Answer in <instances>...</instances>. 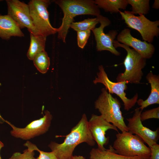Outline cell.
<instances>
[{
    "label": "cell",
    "instance_id": "cell-21",
    "mask_svg": "<svg viewBox=\"0 0 159 159\" xmlns=\"http://www.w3.org/2000/svg\"><path fill=\"white\" fill-rule=\"evenodd\" d=\"M99 21L98 18H88L83 21L72 23L70 27L76 31L92 30L95 28Z\"/></svg>",
    "mask_w": 159,
    "mask_h": 159
},
{
    "label": "cell",
    "instance_id": "cell-28",
    "mask_svg": "<svg viewBox=\"0 0 159 159\" xmlns=\"http://www.w3.org/2000/svg\"><path fill=\"white\" fill-rule=\"evenodd\" d=\"M150 148V159H159V145L156 143Z\"/></svg>",
    "mask_w": 159,
    "mask_h": 159
},
{
    "label": "cell",
    "instance_id": "cell-18",
    "mask_svg": "<svg viewBox=\"0 0 159 159\" xmlns=\"http://www.w3.org/2000/svg\"><path fill=\"white\" fill-rule=\"evenodd\" d=\"M95 2L100 8L107 12L119 13L120 9H125L128 4L127 0H95Z\"/></svg>",
    "mask_w": 159,
    "mask_h": 159
},
{
    "label": "cell",
    "instance_id": "cell-17",
    "mask_svg": "<svg viewBox=\"0 0 159 159\" xmlns=\"http://www.w3.org/2000/svg\"><path fill=\"white\" fill-rule=\"evenodd\" d=\"M30 43L27 53V56L30 60H33L38 53L45 51L47 37L40 35H35L30 33Z\"/></svg>",
    "mask_w": 159,
    "mask_h": 159
},
{
    "label": "cell",
    "instance_id": "cell-16",
    "mask_svg": "<svg viewBox=\"0 0 159 159\" xmlns=\"http://www.w3.org/2000/svg\"><path fill=\"white\" fill-rule=\"evenodd\" d=\"M146 78L150 83L151 92L148 98L145 100L142 99L137 100V102L142 111L145 108L153 104H159V77L151 72L146 75Z\"/></svg>",
    "mask_w": 159,
    "mask_h": 159
},
{
    "label": "cell",
    "instance_id": "cell-24",
    "mask_svg": "<svg viewBox=\"0 0 159 159\" xmlns=\"http://www.w3.org/2000/svg\"><path fill=\"white\" fill-rule=\"evenodd\" d=\"M141 122L151 118H159V107L153 108L141 112L140 116Z\"/></svg>",
    "mask_w": 159,
    "mask_h": 159
},
{
    "label": "cell",
    "instance_id": "cell-32",
    "mask_svg": "<svg viewBox=\"0 0 159 159\" xmlns=\"http://www.w3.org/2000/svg\"><path fill=\"white\" fill-rule=\"evenodd\" d=\"M142 159H150V158H144Z\"/></svg>",
    "mask_w": 159,
    "mask_h": 159
},
{
    "label": "cell",
    "instance_id": "cell-8",
    "mask_svg": "<svg viewBox=\"0 0 159 159\" xmlns=\"http://www.w3.org/2000/svg\"><path fill=\"white\" fill-rule=\"evenodd\" d=\"M44 115L39 119L34 120L25 127L15 126L7 121L2 119L11 127L10 134L13 137L24 140L32 139L46 133L50 127L52 116L47 110L44 111Z\"/></svg>",
    "mask_w": 159,
    "mask_h": 159
},
{
    "label": "cell",
    "instance_id": "cell-10",
    "mask_svg": "<svg viewBox=\"0 0 159 159\" xmlns=\"http://www.w3.org/2000/svg\"><path fill=\"white\" fill-rule=\"evenodd\" d=\"M6 1L8 6L7 15L16 23L20 29L26 27L29 32L34 35H41L33 24L28 4L18 0Z\"/></svg>",
    "mask_w": 159,
    "mask_h": 159
},
{
    "label": "cell",
    "instance_id": "cell-27",
    "mask_svg": "<svg viewBox=\"0 0 159 159\" xmlns=\"http://www.w3.org/2000/svg\"><path fill=\"white\" fill-rule=\"evenodd\" d=\"M109 149L111 159H142L145 158L139 156L129 157L120 155L115 152L111 145L110 146Z\"/></svg>",
    "mask_w": 159,
    "mask_h": 159
},
{
    "label": "cell",
    "instance_id": "cell-15",
    "mask_svg": "<svg viewBox=\"0 0 159 159\" xmlns=\"http://www.w3.org/2000/svg\"><path fill=\"white\" fill-rule=\"evenodd\" d=\"M13 36L20 37L24 34L16 23L9 15H0V37L9 39Z\"/></svg>",
    "mask_w": 159,
    "mask_h": 159
},
{
    "label": "cell",
    "instance_id": "cell-7",
    "mask_svg": "<svg viewBox=\"0 0 159 159\" xmlns=\"http://www.w3.org/2000/svg\"><path fill=\"white\" fill-rule=\"evenodd\" d=\"M48 0H32L28 3L33 24L42 36L47 37L58 32L49 21L47 8L50 4Z\"/></svg>",
    "mask_w": 159,
    "mask_h": 159
},
{
    "label": "cell",
    "instance_id": "cell-12",
    "mask_svg": "<svg viewBox=\"0 0 159 159\" xmlns=\"http://www.w3.org/2000/svg\"><path fill=\"white\" fill-rule=\"evenodd\" d=\"M142 111L137 108L135 110L133 116L126 119L128 122L127 125L128 132L139 137L150 148L157 143L159 139V129L153 131L143 125L140 118Z\"/></svg>",
    "mask_w": 159,
    "mask_h": 159
},
{
    "label": "cell",
    "instance_id": "cell-14",
    "mask_svg": "<svg viewBox=\"0 0 159 159\" xmlns=\"http://www.w3.org/2000/svg\"><path fill=\"white\" fill-rule=\"evenodd\" d=\"M131 30L125 28L119 34L116 40L121 43L132 48L143 58L149 59L153 56L155 48L151 43L144 41H142L133 37L130 33Z\"/></svg>",
    "mask_w": 159,
    "mask_h": 159
},
{
    "label": "cell",
    "instance_id": "cell-30",
    "mask_svg": "<svg viewBox=\"0 0 159 159\" xmlns=\"http://www.w3.org/2000/svg\"><path fill=\"white\" fill-rule=\"evenodd\" d=\"M70 159H86L84 157L80 155L73 156Z\"/></svg>",
    "mask_w": 159,
    "mask_h": 159
},
{
    "label": "cell",
    "instance_id": "cell-20",
    "mask_svg": "<svg viewBox=\"0 0 159 159\" xmlns=\"http://www.w3.org/2000/svg\"><path fill=\"white\" fill-rule=\"evenodd\" d=\"M128 4L131 5L133 14L139 16L148 14L150 10L149 0H127Z\"/></svg>",
    "mask_w": 159,
    "mask_h": 159
},
{
    "label": "cell",
    "instance_id": "cell-22",
    "mask_svg": "<svg viewBox=\"0 0 159 159\" xmlns=\"http://www.w3.org/2000/svg\"><path fill=\"white\" fill-rule=\"evenodd\" d=\"M24 146L27 148L29 150L32 151H37L39 154L36 159H58L54 153L52 151L46 152L40 150L37 146L27 140L24 144Z\"/></svg>",
    "mask_w": 159,
    "mask_h": 159
},
{
    "label": "cell",
    "instance_id": "cell-6",
    "mask_svg": "<svg viewBox=\"0 0 159 159\" xmlns=\"http://www.w3.org/2000/svg\"><path fill=\"white\" fill-rule=\"evenodd\" d=\"M119 13L127 26L138 31L144 41L151 43L155 37L158 36L159 20L152 21L144 15L136 16L128 11Z\"/></svg>",
    "mask_w": 159,
    "mask_h": 159
},
{
    "label": "cell",
    "instance_id": "cell-19",
    "mask_svg": "<svg viewBox=\"0 0 159 159\" xmlns=\"http://www.w3.org/2000/svg\"><path fill=\"white\" fill-rule=\"evenodd\" d=\"M33 60L34 65L40 72L43 74L47 72L49 69L50 60L45 51L37 54Z\"/></svg>",
    "mask_w": 159,
    "mask_h": 159
},
{
    "label": "cell",
    "instance_id": "cell-9",
    "mask_svg": "<svg viewBox=\"0 0 159 159\" xmlns=\"http://www.w3.org/2000/svg\"><path fill=\"white\" fill-rule=\"evenodd\" d=\"M99 72L97 73V77L93 81V83L96 84L100 83L103 84L105 89L108 90L110 94L115 93L118 96L123 102L124 109L128 111L134 106L137 102L138 97L137 93L132 98L129 99L126 97L125 91L127 88L125 81L114 82L108 78L104 68L102 65L99 66Z\"/></svg>",
    "mask_w": 159,
    "mask_h": 159
},
{
    "label": "cell",
    "instance_id": "cell-1",
    "mask_svg": "<svg viewBox=\"0 0 159 159\" xmlns=\"http://www.w3.org/2000/svg\"><path fill=\"white\" fill-rule=\"evenodd\" d=\"M88 121L86 115L84 114L78 123L65 136L63 143L51 141L48 147L58 159H70L76 147L82 143H86L90 146L95 145V141L88 127Z\"/></svg>",
    "mask_w": 159,
    "mask_h": 159
},
{
    "label": "cell",
    "instance_id": "cell-26",
    "mask_svg": "<svg viewBox=\"0 0 159 159\" xmlns=\"http://www.w3.org/2000/svg\"><path fill=\"white\" fill-rule=\"evenodd\" d=\"M23 153L19 152L14 153L11 157L12 159H36L34 156V151L27 149L23 151Z\"/></svg>",
    "mask_w": 159,
    "mask_h": 159
},
{
    "label": "cell",
    "instance_id": "cell-11",
    "mask_svg": "<svg viewBox=\"0 0 159 159\" xmlns=\"http://www.w3.org/2000/svg\"><path fill=\"white\" fill-rule=\"evenodd\" d=\"M100 25L99 27L95 28L92 30L96 42V48L98 51L103 50L109 51L112 54L119 56L120 53L113 46V42L118 33L116 30H112L107 34L104 31L105 27L111 23L109 19L100 14L96 16Z\"/></svg>",
    "mask_w": 159,
    "mask_h": 159
},
{
    "label": "cell",
    "instance_id": "cell-5",
    "mask_svg": "<svg viewBox=\"0 0 159 159\" xmlns=\"http://www.w3.org/2000/svg\"><path fill=\"white\" fill-rule=\"evenodd\" d=\"M113 142L112 148L117 154L132 157L136 156L150 158V150L139 137L127 131L118 132Z\"/></svg>",
    "mask_w": 159,
    "mask_h": 159
},
{
    "label": "cell",
    "instance_id": "cell-25",
    "mask_svg": "<svg viewBox=\"0 0 159 159\" xmlns=\"http://www.w3.org/2000/svg\"><path fill=\"white\" fill-rule=\"evenodd\" d=\"M77 41L78 46L83 49L87 43L90 35V30L78 31L77 32Z\"/></svg>",
    "mask_w": 159,
    "mask_h": 159
},
{
    "label": "cell",
    "instance_id": "cell-13",
    "mask_svg": "<svg viewBox=\"0 0 159 159\" xmlns=\"http://www.w3.org/2000/svg\"><path fill=\"white\" fill-rule=\"evenodd\" d=\"M88 127L94 141L101 149H105L104 145L109 142V137L105 135L106 132L109 130H113L118 132L117 128L104 119L101 115H92L88 121Z\"/></svg>",
    "mask_w": 159,
    "mask_h": 159
},
{
    "label": "cell",
    "instance_id": "cell-33",
    "mask_svg": "<svg viewBox=\"0 0 159 159\" xmlns=\"http://www.w3.org/2000/svg\"><path fill=\"white\" fill-rule=\"evenodd\" d=\"M11 159V158H9V159Z\"/></svg>",
    "mask_w": 159,
    "mask_h": 159
},
{
    "label": "cell",
    "instance_id": "cell-3",
    "mask_svg": "<svg viewBox=\"0 0 159 159\" xmlns=\"http://www.w3.org/2000/svg\"><path fill=\"white\" fill-rule=\"evenodd\" d=\"M113 44L115 49L122 47L127 52L123 62L125 70L124 72L118 75L116 78L117 82L125 81L128 83H140L143 75L142 69L146 65V59L133 49L116 40H114Z\"/></svg>",
    "mask_w": 159,
    "mask_h": 159
},
{
    "label": "cell",
    "instance_id": "cell-31",
    "mask_svg": "<svg viewBox=\"0 0 159 159\" xmlns=\"http://www.w3.org/2000/svg\"><path fill=\"white\" fill-rule=\"evenodd\" d=\"M4 146V143L1 141H0V151L1 149ZM0 159H1V158L0 155Z\"/></svg>",
    "mask_w": 159,
    "mask_h": 159
},
{
    "label": "cell",
    "instance_id": "cell-4",
    "mask_svg": "<svg viewBox=\"0 0 159 159\" xmlns=\"http://www.w3.org/2000/svg\"><path fill=\"white\" fill-rule=\"evenodd\" d=\"M101 93L95 103V107L101 115L107 121L111 123L121 132L128 131L120 110V103L116 98L113 97L103 88Z\"/></svg>",
    "mask_w": 159,
    "mask_h": 159
},
{
    "label": "cell",
    "instance_id": "cell-2",
    "mask_svg": "<svg viewBox=\"0 0 159 159\" xmlns=\"http://www.w3.org/2000/svg\"><path fill=\"white\" fill-rule=\"evenodd\" d=\"M64 14L60 26L58 28V37L66 43V38L70 25L76 16L84 14L96 16L100 15V8L92 0L54 1Z\"/></svg>",
    "mask_w": 159,
    "mask_h": 159
},
{
    "label": "cell",
    "instance_id": "cell-23",
    "mask_svg": "<svg viewBox=\"0 0 159 159\" xmlns=\"http://www.w3.org/2000/svg\"><path fill=\"white\" fill-rule=\"evenodd\" d=\"M90 154V159H111L109 149L93 148Z\"/></svg>",
    "mask_w": 159,
    "mask_h": 159
},
{
    "label": "cell",
    "instance_id": "cell-29",
    "mask_svg": "<svg viewBox=\"0 0 159 159\" xmlns=\"http://www.w3.org/2000/svg\"><path fill=\"white\" fill-rule=\"evenodd\" d=\"M153 8L158 9L159 8V0H155L152 6Z\"/></svg>",
    "mask_w": 159,
    "mask_h": 159
}]
</instances>
